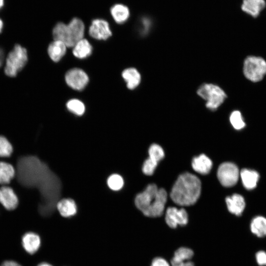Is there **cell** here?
Segmentation results:
<instances>
[{"instance_id": "22", "label": "cell", "mask_w": 266, "mask_h": 266, "mask_svg": "<svg viewBox=\"0 0 266 266\" xmlns=\"http://www.w3.org/2000/svg\"><path fill=\"white\" fill-rule=\"evenodd\" d=\"M122 76L127 82V87L134 89L138 86L141 81V76L139 72L134 68H129L124 70Z\"/></svg>"}, {"instance_id": "3", "label": "cell", "mask_w": 266, "mask_h": 266, "mask_svg": "<svg viewBox=\"0 0 266 266\" xmlns=\"http://www.w3.org/2000/svg\"><path fill=\"white\" fill-rule=\"evenodd\" d=\"M85 25L78 18H73L68 24L58 23L52 31L54 40L62 41L67 47H73L80 40L83 38Z\"/></svg>"}, {"instance_id": "38", "label": "cell", "mask_w": 266, "mask_h": 266, "mask_svg": "<svg viewBox=\"0 0 266 266\" xmlns=\"http://www.w3.org/2000/svg\"><path fill=\"white\" fill-rule=\"evenodd\" d=\"M3 22L0 19V33L1 32V31L3 28Z\"/></svg>"}, {"instance_id": "5", "label": "cell", "mask_w": 266, "mask_h": 266, "mask_svg": "<svg viewBox=\"0 0 266 266\" xmlns=\"http://www.w3.org/2000/svg\"><path fill=\"white\" fill-rule=\"evenodd\" d=\"M197 94L206 101V107L211 110L217 109L227 97L225 92L220 87L210 83L201 85L197 91Z\"/></svg>"}, {"instance_id": "4", "label": "cell", "mask_w": 266, "mask_h": 266, "mask_svg": "<svg viewBox=\"0 0 266 266\" xmlns=\"http://www.w3.org/2000/svg\"><path fill=\"white\" fill-rule=\"evenodd\" d=\"M28 61L27 50L19 44L14 46L5 61L4 72L9 77H15Z\"/></svg>"}, {"instance_id": "33", "label": "cell", "mask_w": 266, "mask_h": 266, "mask_svg": "<svg viewBox=\"0 0 266 266\" xmlns=\"http://www.w3.org/2000/svg\"><path fill=\"white\" fill-rule=\"evenodd\" d=\"M169 263L171 266H195V264L192 260L183 262L170 261Z\"/></svg>"}, {"instance_id": "29", "label": "cell", "mask_w": 266, "mask_h": 266, "mask_svg": "<svg viewBox=\"0 0 266 266\" xmlns=\"http://www.w3.org/2000/svg\"><path fill=\"white\" fill-rule=\"evenodd\" d=\"M107 185L112 190L118 191L123 186L124 180L122 176L117 174L110 175L107 179Z\"/></svg>"}, {"instance_id": "8", "label": "cell", "mask_w": 266, "mask_h": 266, "mask_svg": "<svg viewBox=\"0 0 266 266\" xmlns=\"http://www.w3.org/2000/svg\"><path fill=\"white\" fill-rule=\"evenodd\" d=\"M165 221L167 226L171 229L184 227L188 223V214L184 208L169 207L166 210Z\"/></svg>"}, {"instance_id": "31", "label": "cell", "mask_w": 266, "mask_h": 266, "mask_svg": "<svg viewBox=\"0 0 266 266\" xmlns=\"http://www.w3.org/2000/svg\"><path fill=\"white\" fill-rule=\"evenodd\" d=\"M150 266H171L169 262L164 257L157 256L151 261Z\"/></svg>"}, {"instance_id": "21", "label": "cell", "mask_w": 266, "mask_h": 266, "mask_svg": "<svg viewBox=\"0 0 266 266\" xmlns=\"http://www.w3.org/2000/svg\"><path fill=\"white\" fill-rule=\"evenodd\" d=\"M250 229L251 233L258 237L266 236V218L262 216H257L253 218L250 223Z\"/></svg>"}, {"instance_id": "27", "label": "cell", "mask_w": 266, "mask_h": 266, "mask_svg": "<svg viewBox=\"0 0 266 266\" xmlns=\"http://www.w3.org/2000/svg\"><path fill=\"white\" fill-rule=\"evenodd\" d=\"M148 153L149 158L157 163L162 160L165 156L163 148L157 144H153L150 146Z\"/></svg>"}, {"instance_id": "35", "label": "cell", "mask_w": 266, "mask_h": 266, "mask_svg": "<svg viewBox=\"0 0 266 266\" xmlns=\"http://www.w3.org/2000/svg\"><path fill=\"white\" fill-rule=\"evenodd\" d=\"M0 266H21L17 263L12 261H6L4 262Z\"/></svg>"}, {"instance_id": "2", "label": "cell", "mask_w": 266, "mask_h": 266, "mask_svg": "<svg viewBox=\"0 0 266 266\" xmlns=\"http://www.w3.org/2000/svg\"><path fill=\"white\" fill-rule=\"evenodd\" d=\"M201 182L196 175L185 172L179 176L170 192L172 201L180 206L194 204L200 194Z\"/></svg>"}, {"instance_id": "19", "label": "cell", "mask_w": 266, "mask_h": 266, "mask_svg": "<svg viewBox=\"0 0 266 266\" xmlns=\"http://www.w3.org/2000/svg\"><path fill=\"white\" fill-rule=\"evenodd\" d=\"M66 46L62 41L54 40L48 47V53L54 62H58L66 52Z\"/></svg>"}, {"instance_id": "30", "label": "cell", "mask_w": 266, "mask_h": 266, "mask_svg": "<svg viewBox=\"0 0 266 266\" xmlns=\"http://www.w3.org/2000/svg\"><path fill=\"white\" fill-rule=\"evenodd\" d=\"M157 165L158 163L148 158L144 161L143 164L142 171L147 175H151L154 172Z\"/></svg>"}, {"instance_id": "24", "label": "cell", "mask_w": 266, "mask_h": 266, "mask_svg": "<svg viewBox=\"0 0 266 266\" xmlns=\"http://www.w3.org/2000/svg\"><path fill=\"white\" fill-rule=\"evenodd\" d=\"M194 256V252L190 248L181 246L176 249L173 253L170 261L183 262L192 260Z\"/></svg>"}, {"instance_id": "1", "label": "cell", "mask_w": 266, "mask_h": 266, "mask_svg": "<svg viewBox=\"0 0 266 266\" xmlns=\"http://www.w3.org/2000/svg\"><path fill=\"white\" fill-rule=\"evenodd\" d=\"M167 197L164 189L158 188L155 184H151L136 195L135 205L144 216L158 218L163 215Z\"/></svg>"}, {"instance_id": "20", "label": "cell", "mask_w": 266, "mask_h": 266, "mask_svg": "<svg viewBox=\"0 0 266 266\" xmlns=\"http://www.w3.org/2000/svg\"><path fill=\"white\" fill-rule=\"evenodd\" d=\"M15 175V169L11 164L6 162L0 161V185H8Z\"/></svg>"}, {"instance_id": "36", "label": "cell", "mask_w": 266, "mask_h": 266, "mask_svg": "<svg viewBox=\"0 0 266 266\" xmlns=\"http://www.w3.org/2000/svg\"><path fill=\"white\" fill-rule=\"evenodd\" d=\"M4 52L3 50L0 48V66H1L3 64V62L4 61Z\"/></svg>"}, {"instance_id": "34", "label": "cell", "mask_w": 266, "mask_h": 266, "mask_svg": "<svg viewBox=\"0 0 266 266\" xmlns=\"http://www.w3.org/2000/svg\"><path fill=\"white\" fill-rule=\"evenodd\" d=\"M141 23L143 26L142 33H145L147 32V31H148L150 26V22L147 19L143 18L141 20Z\"/></svg>"}, {"instance_id": "6", "label": "cell", "mask_w": 266, "mask_h": 266, "mask_svg": "<svg viewBox=\"0 0 266 266\" xmlns=\"http://www.w3.org/2000/svg\"><path fill=\"white\" fill-rule=\"evenodd\" d=\"M243 72L249 80L259 82L266 74V61L261 57L248 56L244 61Z\"/></svg>"}, {"instance_id": "25", "label": "cell", "mask_w": 266, "mask_h": 266, "mask_svg": "<svg viewBox=\"0 0 266 266\" xmlns=\"http://www.w3.org/2000/svg\"><path fill=\"white\" fill-rule=\"evenodd\" d=\"M230 121L232 126L236 130H241L246 126L241 113L238 110H234L231 113Z\"/></svg>"}, {"instance_id": "13", "label": "cell", "mask_w": 266, "mask_h": 266, "mask_svg": "<svg viewBox=\"0 0 266 266\" xmlns=\"http://www.w3.org/2000/svg\"><path fill=\"white\" fill-rule=\"evenodd\" d=\"M22 245L27 252L33 254L39 249L41 238L38 234L33 232L26 233L22 238Z\"/></svg>"}, {"instance_id": "15", "label": "cell", "mask_w": 266, "mask_h": 266, "mask_svg": "<svg viewBox=\"0 0 266 266\" xmlns=\"http://www.w3.org/2000/svg\"><path fill=\"white\" fill-rule=\"evenodd\" d=\"M56 208L60 216L65 218L74 216L77 211L76 203L70 199L59 200L57 203Z\"/></svg>"}, {"instance_id": "17", "label": "cell", "mask_w": 266, "mask_h": 266, "mask_svg": "<svg viewBox=\"0 0 266 266\" xmlns=\"http://www.w3.org/2000/svg\"><path fill=\"white\" fill-rule=\"evenodd\" d=\"M110 12L115 22L119 24L126 22L130 16L129 7L122 3H116L112 5Z\"/></svg>"}, {"instance_id": "14", "label": "cell", "mask_w": 266, "mask_h": 266, "mask_svg": "<svg viewBox=\"0 0 266 266\" xmlns=\"http://www.w3.org/2000/svg\"><path fill=\"white\" fill-rule=\"evenodd\" d=\"M226 202L229 211L236 216L242 215L245 207V202L244 198L240 195L234 194L226 198Z\"/></svg>"}, {"instance_id": "28", "label": "cell", "mask_w": 266, "mask_h": 266, "mask_svg": "<svg viewBox=\"0 0 266 266\" xmlns=\"http://www.w3.org/2000/svg\"><path fill=\"white\" fill-rule=\"evenodd\" d=\"M67 109L72 113L81 116L85 111V106L80 100L73 99L69 100L66 103Z\"/></svg>"}, {"instance_id": "39", "label": "cell", "mask_w": 266, "mask_h": 266, "mask_svg": "<svg viewBox=\"0 0 266 266\" xmlns=\"http://www.w3.org/2000/svg\"><path fill=\"white\" fill-rule=\"evenodd\" d=\"M4 0H0V9L3 6Z\"/></svg>"}, {"instance_id": "32", "label": "cell", "mask_w": 266, "mask_h": 266, "mask_svg": "<svg viewBox=\"0 0 266 266\" xmlns=\"http://www.w3.org/2000/svg\"><path fill=\"white\" fill-rule=\"evenodd\" d=\"M257 264L260 266H266V252L261 250L257 252L255 255Z\"/></svg>"}, {"instance_id": "11", "label": "cell", "mask_w": 266, "mask_h": 266, "mask_svg": "<svg viewBox=\"0 0 266 266\" xmlns=\"http://www.w3.org/2000/svg\"><path fill=\"white\" fill-rule=\"evenodd\" d=\"M0 203L7 210H13L19 204V199L12 187L0 186Z\"/></svg>"}, {"instance_id": "37", "label": "cell", "mask_w": 266, "mask_h": 266, "mask_svg": "<svg viewBox=\"0 0 266 266\" xmlns=\"http://www.w3.org/2000/svg\"><path fill=\"white\" fill-rule=\"evenodd\" d=\"M37 266H53L48 262H42L41 263L38 264Z\"/></svg>"}, {"instance_id": "10", "label": "cell", "mask_w": 266, "mask_h": 266, "mask_svg": "<svg viewBox=\"0 0 266 266\" xmlns=\"http://www.w3.org/2000/svg\"><path fill=\"white\" fill-rule=\"evenodd\" d=\"M65 80L70 87L76 90H83L89 81L87 74L79 68H73L68 71L66 74Z\"/></svg>"}, {"instance_id": "18", "label": "cell", "mask_w": 266, "mask_h": 266, "mask_svg": "<svg viewBox=\"0 0 266 266\" xmlns=\"http://www.w3.org/2000/svg\"><path fill=\"white\" fill-rule=\"evenodd\" d=\"M240 176L243 186L249 190L256 187L260 178V175L257 171L247 168L241 170Z\"/></svg>"}, {"instance_id": "7", "label": "cell", "mask_w": 266, "mask_h": 266, "mask_svg": "<svg viewBox=\"0 0 266 266\" xmlns=\"http://www.w3.org/2000/svg\"><path fill=\"white\" fill-rule=\"evenodd\" d=\"M240 173L237 166L231 162L221 164L217 170V177L224 187H231L237 182Z\"/></svg>"}, {"instance_id": "16", "label": "cell", "mask_w": 266, "mask_h": 266, "mask_svg": "<svg viewBox=\"0 0 266 266\" xmlns=\"http://www.w3.org/2000/svg\"><path fill=\"white\" fill-rule=\"evenodd\" d=\"M192 166L195 171L205 175L210 172L212 166V162L205 155L201 154L193 158Z\"/></svg>"}, {"instance_id": "23", "label": "cell", "mask_w": 266, "mask_h": 266, "mask_svg": "<svg viewBox=\"0 0 266 266\" xmlns=\"http://www.w3.org/2000/svg\"><path fill=\"white\" fill-rule=\"evenodd\" d=\"M73 54L79 59L85 58L89 56L92 50V48L89 41L84 38L78 41L73 46Z\"/></svg>"}, {"instance_id": "9", "label": "cell", "mask_w": 266, "mask_h": 266, "mask_svg": "<svg viewBox=\"0 0 266 266\" xmlns=\"http://www.w3.org/2000/svg\"><path fill=\"white\" fill-rule=\"evenodd\" d=\"M89 33L98 40H106L112 35L108 22L103 19H94L89 28Z\"/></svg>"}, {"instance_id": "12", "label": "cell", "mask_w": 266, "mask_h": 266, "mask_svg": "<svg viewBox=\"0 0 266 266\" xmlns=\"http://www.w3.org/2000/svg\"><path fill=\"white\" fill-rule=\"evenodd\" d=\"M266 7L265 0H242V10L253 18H256Z\"/></svg>"}, {"instance_id": "26", "label": "cell", "mask_w": 266, "mask_h": 266, "mask_svg": "<svg viewBox=\"0 0 266 266\" xmlns=\"http://www.w3.org/2000/svg\"><path fill=\"white\" fill-rule=\"evenodd\" d=\"M11 143L4 135H0V157H9L13 152Z\"/></svg>"}]
</instances>
